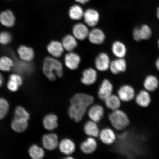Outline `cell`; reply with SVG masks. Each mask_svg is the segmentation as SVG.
<instances>
[{"label":"cell","instance_id":"cell-1","mask_svg":"<svg viewBox=\"0 0 159 159\" xmlns=\"http://www.w3.org/2000/svg\"><path fill=\"white\" fill-rule=\"evenodd\" d=\"M43 71L50 81H54L57 77H61L63 74L62 63L57 58L52 57H46L43 61Z\"/></svg>","mask_w":159,"mask_h":159},{"label":"cell","instance_id":"cell-2","mask_svg":"<svg viewBox=\"0 0 159 159\" xmlns=\"http://www.w3.org/2000/svg\"><path fill=\"white\" fill-rule=\"evenodd\" d=\"M94 100V97L91 95L77 93L71 97L69 108L79 114L85 115L87 109L93 104Z\"/></svg>","mask_w":159,"mask_h":159},{"label":"cell","instance_id":"cell-3","mask_svg":"<svg viewBox=\"0 0 159 159\" xmlns=\"http://www.w3.org/2000/svg\"><path fill=\"white\" fill-rule=\"evenodd\" d=\"M109 119L111 125L118 131L125 130L130 124L128 115L124 111L120 109L112 111L109 115Z\"/></svg>","mask_w":159,"mask_h":159},{"label":"cell","instance_id":"cell-4","mask_svg":"<svg viewBox=\"0 0 159 159\" xmlns=\"http://www.w3.org/2000/svg\"><path fill=\"white\" fill-rule=\"evenodd\" d=\"M152 33V29L150 26L143 24L140 27L135 28L133 31L132 36L134 41L140 42L150 39Z\"/></svg>","mask_w":159,"mask_h":159},{"label":"cell","instance_id":"cell-5","mask_svg":"<svg viewBox=\"0 0 159 159\" xmlns=\"http://www.w3.org/2000/svg\"><path fill=\"white\" fill-rule=\"evenodd\" d=\"M135 89L132 85L126 84L119 87L118 91V95L121 101L129 102L132 101L136 96Z\"/></svg>","mask_w":159,"mask_h":159},{"label":"cell","instance_id":"cell-6","mask_svg":"<svg viewBox=\"0 0 159 159\" xmlns=\"http://www.w3.org/2000/svg\"><path fill=\"white\" fill-rule=\"evenodd\" d=\"M83 18L87 26L94 27L98 24L100 19V15L97 10L89 9L84 12Z\"/></svg>","mask_w":159,"mask_h":159},{"label":"cell","instance_id":"cell-7","mask_svg":"<svg viewBox=\"0 0 159 159\" xmlns=\"http://www.w3.org/2000/svg\"><path fill=\"white\" fill-rule=\"evenodd\" d=\"M43 148L47 150L52 151L58 146L59 143L57 135L53 133L43 135L42 139Z\"/></svg>","mask_w":159,"mask_h":159},{"label":"cell","instance_id":"cell-8","mask_svg":"<svg viewBox=\"0 0 159 159\" xmlns=\"http://www.w3.org/2000/svg\"><path fill=\"white\" fill-rule=\"evenodd\" d=\"M135 102L138 106L146 108L150 105L152 98L150 92L145 89H141L135 97Z\"/></svg>","mask_w":159,"mask_h":159},{"label":"cell","instance_id":"cell-9","mask_svg":"<svg viewBox=\"0 0 159 159\" xmlns=\"http://www.w3.org/2000/svg\"><path fill=\"white\" fill-rule=\"evenodd\" d=\"M81 61L80 55L73 51L69 52L64 57L65 64L67 68L75 70L78 68Z\"/></svg>","mask_w":159,"mask_h":159},{"label":"cell","instance_id":"cell-10","mask_svg":"<svg viewBox=\"0 0 159 159\" xmlns=\"http://www.w3.org/2000/svg\"><path fill=\"white\" fill-rule=\"evenodd\" d=\"M128 67L127 61L124 58H117L111 61L109 69L114 75L124 73Z\"/></svg>","mask_w":159,"mask_h":159},{"label":"cell","instance_id":"cell-11","mask_svg":"<svg viewBox=\"0 0 159 159\" xmlns=\"http://www.w3.org/2000/svg\"><path fill=\"white\" fill-rule=\"evenodd\" d=\"M16 17L12 11L7 9L0 13V23L6 27L11 28L14 26Z\"/></svg>","mask_w":159,"mask_h":159},{"label":"cell","instance_id":"cell-12","mask_svg":"<svg viewBox=\"0 0 159 159\" xmlns=\"http://www.w3.org/2000/svg\"><path fill=\"white\" fill-rule=\"evenodd\" d=\"M17 53L20 60L27 62H31L35 57L34 50L27 45L20 46L17 49Z\"/></svg>","mask_w":159,"mask_h":159},{"label":"cell","instance_id":"cell-13","mask_svg":"<svg viewBox=\"0 0 159 159\" xmlns=\"http://www.w3.org/2000/svg\"><path fill=\"white\" fill-rule=\"evenodd\" d=\"M111 62L108 55L105 53H101L95 59V66L99 71H106L109 69Z\"/></svg>","mask_w":159,"mask_h":159},{"label":"cell","instance_id":"cell-14","mask_svg":"<svg viewBox=\"0 0 159 159\" xmlns=\"http://www.w3.org/2000/svg\"><path fill=\"white\" fill-rule=\"evenodd\" d=\"M89 31L87 26L81 23H77L73 27V35L79 40L83 41L88 38Z\"/></svg>","mask_w":159,"mask_h":159},{"label":"cell","instance_id":"cell-15","mask_svg":"<svg viewBox=\"0 0 159 159\" xmlns=\"http://www.w3.org/2000/svg\"><path fill=\"white\" fill-rule=\"evenodd\" d=\"M88 38L91 43L100 45L104 43L105 35L102 30L98 28H94L89 31Z\"/></svg>","mask_w":159,"mask_h":159},{"label":"cell","instance_id":"cell-16","mask_svg":"<svg viewBox=\"0 0 159 159\" xmlns=\"http://www.w3.org/2000/svg\"><path fill=\"white\" fill-rule=\"evenodd\" d=\"M47 51L52 57L56 58L61 57L64 52L62 43L57 41H52L47 45Z\"/></svg>","mask_w":159,"mask_h":159},{"label":"cell","instance_id":"cell-17","mask_svg":"<svg viewBox=\"0 0 159 159\" xmlns=\"http://www.w3.org/2000/svg\"><path fill=\"white\" fill-rule=\"evenodd\" d=\"M114 87L112 83L108 79H105L103 81L99 89L98 96L101 100L105 99L112 94Z\"/></svg>","mask_w":159,"mask_h":159},{"label":"cell","instance_id":"cell-18","mask_svg":"<svg viewBox=\"0 0 159 159\" xmlns=\"http://www.w3.org/2000/svg\"><path fill=\"white\" fill-rule=\"evenodd\" d=\"M13 69L16 73L20 75H28L31 74L33 70V65L30 62L20 60L15 61Z\"/></svg>","mask_w":159,"mask_h":159},{"label":"cell","instance_id":"cell-19","mask_svg":"<svg viewBox=\"0 0 159 159\" xmlns=\"http://www.w3.org/2000/svg\"><path fill=\"white\" fill-rule=\"evenodd\" d=\"M99 137L103 143L108 145L114 144L116 139L114 131L109 128L103 129L99 132Z\"/></svg>","mask_w":159,"mask_h":159},{"label":"cell","instance_id":"cell-20","mask_svg":"<svg viewBox=\"0 0 159 159\" xmlns=\"http://www.w3.org/2000/svg\"><path fill=\"white\" fill-rule=\"evenodd\" d=\"M97 78L96 71L93 68H89L83 71L81 81L83 84L89 86L94 84L96 82Z\"/></svg>","mask_w":159,"mask_h":159},{"label":"cell","instance_id":"cell-21","mask_svg":"<svg viewBox=\"0 0 159 159\" xmlns=\"http://www.w3.org/2000/svg\"><path fill=\"white\" fill-rule=\"evenodd\" d=\"M143 86L144 89L149 92H154L159 88V80L155 75H148L144 79Z\"/></svg>","mask_w":159,"mask_h":159},{"label":"cell","instance_id":"cell-22","mask_svg":"<svg viewBox=\"0 0 159 159\" xmlns=\"http://www.w3.org/2000/svg\"><path fill=\"white\" fill-rule=\"evenodd\" d=\"M104 110L101 105L96 104L92 105L88 111V116L91 120L98 123L104 117Z\"/></svg>","mask_w":159,"mask_h":159},{"label":"cell","instance_id":"cell-23","mask_svg":"<svg viewBox=\"0 0 159 159\" xmlns=\"http://www.w3.org/2000/svg\"><path fill=\"white\" fill-rule=\"evenodd\" d=\"M59 148L61 153L67 156H70L75 152V143L71 139L65 138L59 143Z\"/></svg>","mask_w":159,"mask_h":159},{"label":"cell","instance_id":"cell-24","mask_svg":"<svg viewBox=\"0 0 159 159\" xmlns=\"http://www.w3.org/2000/svg\"><path fill=\"white\" fill-rule=\"evenodd\" d=\"M97 147V141L94 138L89 137L86 140L81 143L80 149L82 152L86 154L93 153L96 150Z\"/></svg>","mask_w":159,"mask_h":159},{"label":"cell","instance_id":"cell-25","mask_svg":"<svg viewBox=\"0 0 159 159\" xmlns=\"http://www.w3.org/2000/svg\"><path fill=\"white\" fill-rule=\"evenodd\" d=\"M43 125L47 130H54L58 127V118L56 115L50 114L46 115L43 120Z\"/></svg>","mask_w":159,"mask_h":159},{"label":"cell","instance_id":"cell-26","mask_svg":"<svg viewBox=\"0 0 159 159\" xmlns=\"http://www.w3.org/2000/svg\"><path fill=\"white\" fill-rule=\"evenodd\" d=\"M127 51L126 45L122 42L116 41L113 43L112 52L117 58H124L127 54Z\"/></svg>","mask_w":159,"mask_h":159},{"label":"cell","instance_id":"cell-27","mask_svg":"<svg viewBox=\"0 0 159 159\" xmlns=\"http://www.w3.org/2000/svg\"><path fill=\"white\" fill-rule=\"evenodd\" d=\"M61 43L64 49L69 52L73 51L78 45L77 39L73 35L71 34L65 36Z\"/></svg>","mask_w":159,"mask_h":159},{"label":"cell","instance_id":"cell-28","mask_svg":"<svg viewBox=\"0 0 159 159\" xmlns=\"http://www.w3.org/2000/svg\"><path fill=\"white\" fill-rule=\"evenodd\" d=\"M105 104L109 109L112 111L120 109L122 101L118 95L112 94L104 101Z\"/></svg>","mask_w":159,"mask_h":159},{"label":"cell","instance_id":"cell-29","mask_svg":"<svg viewBox=\"0 0 159 159\" xmlns=\"http://www.w3.org/2000/svg\"><path fill=\"white\" fill-rule=\"evenodd\" d=\"M97 123L91 120L85 123L84 127L85 134L94 138L98 137L100 131Z\"/></svg>","mask_w":159,"mask_h":159},{"label":"cell","instance_id":"cell-30","mask_svg":"<svg viewBox=\"0 0 159 159\" xmlns=\"http://www.w3.org/2000/svg\"><path fill=\"white\" fill-rule=\"evenodd\" d=\"M15 61L7 56H3L0 57V70L4 72H9L13 69Z\"/></svg>","mask_w":159,"mask_h":159},{"label":"cell","instance_id":"cell-31","mask_svg":"<svg viewBox=\"0 0 159 159\" xmlns=\"http://www.w3.org/2000/svg\"><path fill=\"white\" fill-rule=\"evenodd\" d=\"M28 121L24 119L14 118L11 123L13 130L17 133H22L26 130L28 126Z\"/></svg>","mask_w":159,"mask_h":159},{"label":"cell","instance_id":"cell-32","mask_svg":"<svg viewBox=\"0 0 159 159\" xmlns=\"http://www.w3.org/2000/svg\"><path fill=\"white\" fill-rule=\"evenodd\" d=\"M84 12L82 8L78 5H73L70 8L69 15L71 19L74 20H79L82 18Z\"/></svg>","mask_w":159,"mask_h":159},{"label":"cell","instance_id":"cell-33","mask_svg":"<svg viewBox=\"0 0 159 159\" xmlns=\"http://www.w3.org/2000/svg\"><path fill=\"white\" fill-rule=\"evenodd\" d=\"M29 153L31 158L34 159H41L45 156V152L43 149L36 144L32 145L30 147Z\"/></svg>","mask_w":159,"mask_h":159},{"label":"cell","instance_id":"cell-34","mask_svg":"<svg viewBox=\"0 0 159 159\" xmlns=\"http://www.w3.org/2000/svg\"><path fill=\"white\" fill-rule=\"evenodd\" d=\"M15 118L28 121L30 118V115L24 107L19 106L17 107L15 109Z\"/></svg>","mask_w":159,"mask_h":159},{"label":"cell","instance_id":"cell-35","mask_svg":"<svg viewBox=\"0 0 159 159\" xmlns=\"http://www.w3.org/2000/svg\"><path fill=\"white\" fill-rule=\"evenodd\" d=\"M9 109L8 101L3 98H0V120L3 119L7 115Z\"/></svg>","mask_w":159,"mask_h":159},{"label":"cell","instance_id":"cell-36","mask_svg":"<svg viewBox=\"0 0 159 159\" xmlns=\"http://www.w3.org/2000/svg\"><path fill=\"white\" fill-rule=\"evenodd\" d=\"M12 39V36L9 32L2 31L0 32V44L3 45L9 44Z\"/></svg>","mask_w":159,"mask_h":159},{"label":"cell","instance_id":"cell-37","mask_svg":"<svg viewBox=\"0 0 159 159\" xmlns=\"http://www.w3.org/2000/svg\"><path fill=\"white\" fill-rule=\"evenodd\" d=\"M9 79L17 83L20 85V86H21L23 83L22 77H21L20 75L16 73H13L10 75Z\"/></svg>","mask_w":159,"mask_h":159},{"label":"cell","instance_id":"cell-38","mask_svg":"<svg viewBox=\"0 0 159 159\" xmlns=\"http://www.w3.org/2000/svg\"><path fill=\"white\" fill-rule=\"evenodd\" d=\"M20 87L17 83L9 79L7 83V87L10 91L15 92L18 90Z\"/></svg>","mask_w":159,"mask_h":159},{"label":"cell","instance_id":"cell-39","mask_svg":"<svg viewBox=\"0 0 159 159\" xmlns=\"http://www.w3.org/2000/svg\"><path fill=\"white\" fill-rule=\"evenodd\" d=\"M77 2L80 3L81 4H85L90 1V0H75Z\"/></svg>","mask_w":159,"mask_h":159},{"label":"cell","instance_id":"cell-40","mask_svg":"<svg viewBox=\"0 0 159 159\" xmlns=\"http://www.w3.org/2000/svg\"><path fill=\"white\" fill-rule=\"evenodd\" d=\"M4 81V79L2 75L1 72H0V87L2 85Z\"/></svg>","mask_w":159,"mask_h":159},{"label":"cell","instance_id":"cell-41","mask_svg":"<svg viewBox=\"0 0 159 159\" xmlns=\"http://www.w3.org/2000/svg\"><path fill=\"white\" fill-rule=\"evenodd\" d=\"M155 66H156V68L159 71V57L157 59L155 62Z\"/></svg>","mask_w":159,"mask_h":159},{"label":"cell","instance_id":"cell-42","mask_svg":"<svg viewBox=\"0 0 159 159\" xmlns=\"http://www.w3.org/2000/svg\"><path fill=\"white\" fill-rule=\"evenodd\" d=\"M156 16L157 17V18L159 20V7L157 10Z\"/></svg>","mask_w":159,"mask_h":159},{"label":"cell","instance_id":"cell-43","mask_svg":"<svg viewBox=\"0 0 159 159\" xmlns=\"http://www.w3.org/2000/svg\"><path fill=\"white\" fill-rule=\"evenodd\" d=\"M65 158V159H73V158L72 157H70V156H68V157H66Z\"/></svg>","mask_w":159,"mask_h":159},{"label":"cell","instance_id":"cell-44","mask_svg":"<svg viewBox=\"0 0 159 159\" xmlns=\"http://www.w3.org/2000/svg\"><path fill=\"white\" fill-rule=\"evenodd\" d=\"M157 43H158V48L159 50V39L158 40Z\"/></svg>","mask_w":159,"mask_h":159},{"label":"cell","instance_id":"cell-45","mask_svg":"<svg viewBox=\"0 0 159 159\" xmlns=\"http://www.w3.org/2000/svg\"><path fill=\"white\" fill-rule=\"evenodd\" d=\"M7 1H12V0H7Z\"/></svg>","mask_w":159,"mask_h":159}]
</instances>
